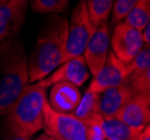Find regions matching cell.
<instances>
[{
    "instance_id": "obj_1",
    "label": "cell",
    "mask_w": 150,
    "mask_h": 140,
    "mask_svg": "<svg viewBox=\"0 0 150 140\" xmlns=\"http://www.w3.org/2000/svg\"><path fill=\"white\" fill-rule=\"evenodd\" d=\"M69 21L65 17L50 15L39 30L36 44L28 58L29 82L43 80L63 63Z\"/></svg>"
},
{
    "instance_id": "obj_2",
    "label": "cell",
    "mask_w": 150,
    "mask_h": 140,
    "mask_svg": "<svg viewBox=\"0 0 150 140\" xmlns=\"http://www.w3.org/2000/svg\"><path fill=\"white\" fill-rule=\"evenodd\" d=\"M46 101V89L37 83L27 84L4 115L2 134L5 138L31 137L42 130Z\"/></svg>"
},
{
    "instance_id": "obj_3",
    "label": "cell",
    "mask_w": 150,
    "mask_h": 140,
    "mask_svg": "<svg viewBox=\"0 0 150 140\" xmlns=\"http://www.w3.org/2000/svg\"><path fill=\"white\" fill-rule=\"evenodd\" d=\"M29 82L28 59L19 39L0 43V118Z\"/></svg>"
},
{
    "instance_id": "obj_4",
    "label": "cell",
    "mask_w": 150,
    "mask_h": 140,
    "mask_svg": "<svg viewBox=\"0 0 150 140\" xmlns=\"http://www.w3.org/2000/svg\"><path fill=\"white\" fill-rule=\"evenodd\" d=\"M95 29L96 28L91 23L88 17L85 0H81L74 8L69 23L67 39L63 63L83 55L84 49Z\"/></svg>"
},
{
    "instance_id": "obj_5",
    "label": "cell",
    "mask_w": 150,
    "mask_h": 140,
    "mask_svg": "<svg viewBox=\"0 0 150 140\" xmlns=\"http://www.w3.org/2000/svg\"><path fill=\"white\" fill-rule=\"evenodd\" d=\"M43 129L53 140H86L85 123L74 115L56 112L46 101Z\"/></svg>"
},
{
    "instance_id": "obj_6",
    "label": "cell",
    "mask_w": 150,
    "mask_h": 140,
    "mask_svg": "<svg viewBox=\"0 0 150 140\" xmlns=\"http://www.w3.org/2000/svg\"><path fill=\"white\" fill-rule=\"evenodd\" d=\"M112 53L125 63H130L144 47L141 32L120 21L114 25L112 36L110 37Z\"/></svg>"
},
{
    "instance_id": "obj_7",
    "label": "cell",
    "mask_w": 150,
    "mask_h": 140,
    "mask_svg": "<svg viewBox=\"0 0 150 140\" xmlns=\"http://www.w3.org/2000/svg\"><path fill=\"white\" fill-rule=\"evenodd\" d=\"M129 75V64L119 59L111 51L109 52L104 66L95 75H93L88 90L94 93H102L108 89L127 83Z\"/></svg>"
},
{
    "instance_id": "obj_8",
    "label": "cell",
    "mask_w": 150,
    "mask_h": 140,
    "mask_svg": "<svg viewBox=\"0 0 150 140\" xmlns=\"http://www.w3.org/2000/svg\"><path fill=\"white\" fill-rule=\"evenodd\" d=\"M29 0H8L0 4V43L15 38L25 24Z\"/></svg>"
},
{
    "instance_id": "obj_9",
    "label": "cell",
    "mask_w": 150,
    "mask_h": 140,
    "mask_svg": "<svg viewBox=\"0 0 150 140\" xmlns=\"http://www.w3.org/2000/svg\"><path fill=\"white\" fill-rule=\"evenodd\" d=\"M88 78L90 72L83 55H81L72 58L67 62H64L45 78L35 83H37L39 86L44 89L50 88L57 82H69L80 88Z\"/></svg>"
},
{
    "instance_id": "obj_10",
    "label": "cell",
    "mask_w": 150,
    "mask_h": 140,
    "mask_svg": "<svg viewBox=\"0 0 150 140\" xmlns=\"http://www.w3.org/2000/svg\"><path fill=\"white\" fill-rule=\"evenodd\" d=\"M109 47L110 29L108 23H104L95 29L83 53L88 72L92 75H95L104 66L109 55Z\"/></svg>"
},
{
    "instance_id": "obj_11",
    "label": "cell",
    "mask_w": 150,
    "mask_h": 140,
    "mask_svg": "<svg viewBox=\"0 0 150 140\" xmlns=\"http://www.w3.org/2000/svg\"><path fill=\"white\" fill-rule=\"evenodd\" d=\"M114 118L130 127L144 129L150 122V95L134 94Z\"/></svg>"
},
{
    "instance_id": "obj_12",
    "label": "cell",
    "mask_w": 150,
    "mask_h": 140,
    "mask_svg": "<svg viewBox=\"0 0 150 140\" xmlns=\"http://www.w3.org/2000/svg\"><path fill=\"white\" fill-rule=\"evenodd\" d=\"M50 88L47 102L50 108L56 112L73 115L82 98L79 86L69 82H57Z\"/></svg>"
},
{
    "instance_id": "obj_13",
    "label": "cell",
    "mask_w": 150,
    "mask_h": 140,
    "mask_svg": "<svg viewBox=\"0 0 150 140\" xmlns=\"http://www.w3.org/2000/svg\"><path fill=\"white\" fill-rule=\"evenodd\" d=\"M136 93L127 84H121L99 93V113L103 118H114L119 110Z\"/></svg>"
},
{
    "instance_id": "obj_14",
    "label": "cell",
    "mask_w": 150,
    "mask_h": 140,
    "mask_svg": "<svg viewBox=\"0 0 150 140\" xmlns=\"http://www.w3.org/2000/svg\"><path fill=\"white\" fill-rule=\"evenodd\" d=\"M103 127L106 139L137 140L144 129L133 128L117 118H103Z\"/></svg>"
},
{
    "instance_id": "obj_15",
    "label": "cell",
    "mask_w": 150,
    "mask_h": 140,
    "mask_svg": "<svg viewBox=\"0 0 150 140\" xmlns=\"http://www.w3.org/2000/svg\"><path fill=\"white\" fill-rule=\"evenodd\" d=\"M85 5L90 20L95 28L108 23L112 10L113 0H85Z\"/></svg>"
},
{
    "instance_id": "obj_16",
    "label": "cell",
    "mask_w": 150,
    "mask_h": 140,
    "mask_svg": "<svg viewBox=\"0 0 150 140\" xmlns=\"http://www.w3.org/2000/svg\"><path fill=\"white\" fill-rule=\"evenodd\" d=\"M73 115L80 120L88 121L92 119L99 113V93H94L90 90H86L85 93L82 95L81 101L77 108L75 109Z\"/></svg>"
},
{
    "instance_id": "obj_17",
    "label": "cell",
    "mask_w": 150,
    "mask_h": 140,
    "mask_svg": "<svg viewBox=\"0 0 150 140\" xmlns=\"http://www.w3.org/2000/svg\"><path fill=\"white\" fill-rule=\"evenodd\" d=\"M122 21L141 32L150 23V0H139Z\"/></svg>"
},
{
    "instance_id": "obj_18",
    "label": "cell",
    "mask_w": 150,
    "mask_h": 140,
    "mask_svg": "<svg viewBox=\"0 0 150 140\" xmlns=\"http://www.w3.org/2000/svg\"><path fill=\"white\" fill-rule=\"evenodd\" d=\"M127 84L136 94L150 95V69L131 71Z\"/></svg>"
},
{
    "instance_id": "obj_19",
    "label": "cell",
    "mask_w": 150,
    "mask_h": 140,
    "mask_svg": "<svg viewBox=\"0 0 150 140\" xmlns=\"http://www.w3.org/2000/svg\"><path fill=\"white\" fill-rule=\"evenodd\" d=\"M69 0H33L31 10L45 15H58L69 7Z\"/></svg>"
},
{
    "instance_id": "obj_20",
    "label": "cell",
    "mask_w": 150,
    "mask_h": 140,
    "mask_svg": "<svg viewBox=\"0 0 150 140\" xmlns=\"http://www.w3.org/2000/svg\"><path fill=\"white\" fill-rule=\"evenodd\" d=\"M86 140H105V131L103 127V117L98 115L92 119L84 121Z\"/></svg>"
},
{
    "instance_id": "obj_21",
    "label": "cell",
    "mask_w": 150,
    "mask_h": 140,
    "mask_svg": "<svg viewBox=\"0 0 150 140\" xmlns=\"http://www.w3.org/2000/svg\"><path fill=\"white\" fill-rule=\"evenodd\" d=\"M139 0H115L112 6L111 15V24L115 25L125 19L131 9L137 5Z\"/></svg>"
},
{
    "instance_id": "obj_22",
    "label": "cell",
    "mask_w": 150,
    "mask_h": 140,
    "mask_svg": "<svg viewBox=\"0 0 150 140\" xmlns=\"http://www.w3.org/2000/svg\"><path fill=\"white\" fill-rule=\"evenodd\" d=\"M141 36H142V40H144V46L149 47L150 45V23H148L144 26V28L141 30Z\"/></svg>"
},
{
    "instance_id": "obj_23",
    "label": "cell",
    "mask_w": 150,
    "mask_h": 140,
    "mask_svg": "<svg viewBox=\"0 0 150 140\" xmlns=\"http://www.w3.org/2000/svg\"><path fill=\"white\" fill-rule=\"evenodd\" d=\"M137 140H150V126H147L144 128L141 131V134H139Z\"/></svg>"
},
{
    "instance_id": "obj_24",
    "label": "cell",
    "mask_w": 150,
    "mask_h": 140,
    "mask_svg": "<svg viewBox=\"0 0 150 140\" xmlns=\"http://www.w3.org/2000/svg\"><path fill=\"white\" fill-rule=\"evenodd\" d=\"M35 140H53L52 138H50V136H47L46 134H40L38 138H36Z\"/></svg>"
},
{
    "instance_id": "obj_25",
    "label": "cell",
    "mask_w": 150,
    "mask_h": 140,
    "mask_svg": "<svg viewBox=\"0 0 150 140\" xmlns=\"http://www.w3.org/2000/svg\"><path fill=\"white\" fill-rule=\"evenodd\" d=\"M30 137H17V138H5L4 140H29Z\"/></svg>"
},
{
    "instance_id": "obj_26",
    "label": "cell",
    "mask_w": 150,
    "mask_h": 140,
    "mask_svg": "<svg viewBox=\"0 0 150 140\" xmlns=\"http://www.w3.org/2000/svg\"><path fill=\"white\" fill-rule=\"evenodd\" d=\"M8 0H0V4H4V2H6Z\"/></svg>"
},
{
    "instance_id": "obj_27",
    "label": "cell",
    "mask_w": 150,
    "mask_h": 140,
    "mask_svg": "<svg viewBox=\"0 0 150 140\" xmlns=\"http://www.w3.org/2000/svg\"><path fill=\"white\" fill-rule=\"evenodd\" d=\"M105 140H118V139H105Z\"/></svg>"
},
{
    "instance_id": "obj_28",
    "label": "cell",
    "mask_w": 150,
    "mask_h": 140,
    "mask_svg": "<svg viewBox=\"0 0 150 140\" xmlns=\"http://www.w3.org/2000/svg\"><path fill=\"white\" fill-rule=\"evenodd\" d=\"M29 1H33V0H29Z\"/></svg>"
}]
</instances>
